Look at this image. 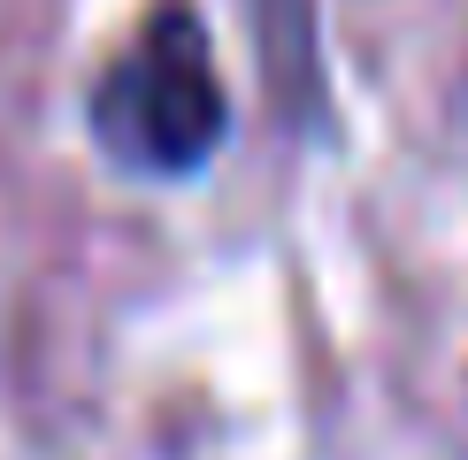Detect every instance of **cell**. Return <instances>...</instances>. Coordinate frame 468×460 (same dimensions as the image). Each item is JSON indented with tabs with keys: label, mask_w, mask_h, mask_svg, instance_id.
<instances>
[{
	"label": "cell",
	"mask_w": 468,
	"mask_h": 460,
	"mask_svg": "<svg viewBox=\"0 0 468 460\" xmlns=\"http://www.w3.org/2000/svg\"><path fill=\"white\" fill-rule=\"evenodd\" d=\"M92 131L115 162L146 177H185L223 146V77L192 8L162 0L92 92Z\"/></svg>",
	"instance_id": "obj_1"
}]
</instances>
